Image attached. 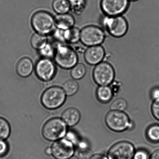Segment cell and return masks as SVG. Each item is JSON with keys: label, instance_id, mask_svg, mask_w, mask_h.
Returning a JSON list of instances; mask_svg holds the SVG:
<instances>
[{"label": "cell", "instance_id": "6da1fadb", "mask_svg": "<svg viewBox=\"0 0 159 159\" xmlns=\"http://www.w3.org/2000/svg\"><path fill=\"white\" fill-rule=\"evenodd\" d=\"M101 23L107 32L115 38H120L125 35L129 29L126 19L121 15L103 17Z\"/></svg>", "mask_w": 159, "mask_h": 159}, {"label": "cell", "instance_id": "7a4b0ae2", "mask_svg": "<svg viewBox=\"0 0 159 159\" xmlns=\"http://www.w3.org/2000/svg\"><path fill=\"white\" fill-rule=\"evenodd\" d=\"M31 24L34 30L43 35L52 33L56 26L52 15L43 11H39L34 14L31 19Z\"/></svg>", "mask_w": 159, "mask_h": 159}, {"label": "cell", "instance_id": "3957f363", "mask_svg": "<svg viewBox=\"0 0 159 159\" xmlns=\"http://www.w3.org/2000/svg\"><path fill=\"white\" fill-rule=\"evenodd\" d=\"M66 94L63 88L57 86L47 89L42 95L41 101L45 108L50 110H55L64 103Z\"/></svg>", "mask_w": 159, "mask_h": 159}, {"label": "cell", "instance_id": "277c9868", "mask_svg": "<svg viewBox=\"0 0 159 159\" xmlns=\"http://www.w3.org/2000/svg\"><path fill=\"white\" fill-rule=\"evenodd\" d=\"M66 131V124L63 120L54 118L45 123L42 133L44 138L48 141H55L63 138Z\"/></svg>", "mask_w": 159, "mask_h": 159}, {"label": "cell", "instance_id": "5b68a950", "mask_svg": "<svg viewBox=\"0 0 159 159\" xmlns=\"http://www.w3.org/2000/svg\"><path fill=\"white\" fill-rule=\"evenodd\" d=\"M54 56L56 63L64 69L72 68L78 61V57L75 50L65 45H59Z\"/></svg>", "mask_w": 159, "mask_h": 159}, {"label": "cell", "instance_id": "8992f818", "mask_svg": "<svg viewBox=\"0 0 159 159\" xmlns=\"http://www.w3.org/2000/svg\"><path fill=\"white\" fill-rule=\"evenodd\" d=\"M105 38L104 31L97 26L90 25L85 26L80 31L81 41L87 47L101 45Z\"/></svg>", "mask_w": 159, "mask_h": 159}, {"label": "cell", "instance_id": "52a82bcc", "mask_svg": "<svg viewBox=\"0 0 159 159\" xmlns=\"http://www.w3.org/2000/svg\"><path fill=\"white\" fill-rule=\"evenodd\" d=\"M106 124L109 129L115 132H122L132 125L129 116L123 111L111 110L107 114Z\"/></svg>", "mask_w": 159, "mask_h": 159}, {"label": "cell", "instance_id": "ba28073f", "mask_svg": "<svg viewBox=\"0 0 159 159\" xmlns=\"http://www.w3.org/2000/svg\"><path fill=\"white\" fill-rule=\"evenodd\" d=\"M93 75V80L98 85L108 86L114 81L115 71L110 63L102 62L95 65Z\"/></svg>", "mask_w": 159, "mask_h": 159}, {"label": "cell", "instance_id": "9c48e42d", "mask_svg": "<svg viewBox=\"0 0 159 159\" xmlns=\"http://www.w3.org/2000/svg\"><path fill=\"white\" fill-rule=\"evenodd\" d=\"M129 2V0H101V8L105 15H122L128 9Z\"/></svg>", "mask_w": 159, "mask_h": 159}, {"label": "cell", "instance_id": "30bf717a", "mask_svg": "<svg viewBox=\"0 0 159 159\" xmlns=\"http://www.w3.org/2000/svg\"><path fill=\"white\" fill-rule=\"evenodd\" d=\"M134 153V147L132 143L121 141L110 148L108 157L109 159H132Z\"/></svg>", "mask_w": 159, "mask_h": 159}, {"label": "cell", "instance_id": "8fae6325", "mask_svg": "<svg viewBox=\"0 0 159 159\" xmlns=\"http://www.w3.org/2000/svg\"><path fill=\"white\" fill-rule=\"evenodd\" d=\"M52 155L56 159H69L74 153V146L69 140L63 139L56 141L51 147Z\"/></svg>", "mask_w": 159, "mask_h": 159}, {"label": "cell", "instance_id": "7c38bea8", "mask_svg": "<svg viewBox=\"0 0 159 159\" xmlns=\"http://www.w3.org/2000/svg\"><path fill=\"white\" fill-rule=\"evenodd\" d=\"M35 71L37 77L41 80L47 82L51 81L56 73L55 65L49 58L40 59L36 65Z\"/></svg>", "mask_w": 159, "mask_h": 159}, {"label": "cell", "instance_id": "4fadbf2b", "mask_svg": "<svg viewBox=\"0 0 159 159\" xmlns=\"http://www.w3.org/2000/svg\"><path fill=\"white\" fill-rule=\"evenodd\" d=\"M105 54V49L101 45L88 47L84 52V58L88 64L95 66L102 62Z\"/></svg>", "mask_w": 159, "mask_h": 159}, {"label": "cell", "instance_id": "5bb4252c", "mask_svg": "<svg viewBox=\"0 0 159 159\" xmlns=\"http://www.w3.org/2000/svg\"><path fill=\"white\" fill-rule=\"evenodd\" d=\"M33 69V63L32 61L29 58H23L17 63L16 68L17 72L21 77H28L32 73Z\"/></svg>", "mask_w": 159, "mask_h": 159}, {"label": "cell", "instance_id": "9a60e30c", "mask_svg": "<svg viewBox=\"0 0 159 159\" xmlns=\"http://www.w3.org/2000/svg\"><path fill=\"white\" fill-rule=\"evenodd\" d=\"M54 20L57 28L63 30L73 27L75 23L74 16L70 14H59L56 16Z\"/></svg>", "mask_w": 159, "mask_h": 159}, {"label": "cell", "instance_id": "2e32d148", "mask_svg": "<svg viewBox=\"0 0 159 159\" xmlns=\"http://www.w3.org/2000/svg\"><path fill=\"white\" fill-rule=\"evenodd\" d=\"M62 118L68 126L73 127L77 124L80 120V113L75 108H68L63 112Z\"/></svg>", "mask_w": 159, "mask_h": 159}, {"label": "cell", "instance_id": "e0dca14e", "mask_svg": "<svg viewBox=\"0 0 159 159\" xmlns=\"http://www.w3.org/2000/svg\"><path fill=\"white\" fill-rule=\"evenodd\" d=\"M80 31L78 28L72 27L64 31L65 42L75 44L80 40Z\"/></svg>", "mask_w": 159, "mask_h": 159}, {"label": "cell", "instance_id": "ac0fdd59", "mask_svg": "<svg viewBox=\"0 0 159 159\" xmlns=\"http://www.w3.org/2000/svg\"><path fill=\"white\" fill-rule=\"evenodd\" d=\"M96 93L98 99L103 103L110 101L114 95L111 88L108 86H100L98 89Z\"/></svg>", "mask_w": 159, "mask_h": 159}, {"label": "cell", "instance_id": "d6986e66", "mask_svg": "<svg viewBox=\"0 0 159 159\" xmlns=\"http://www.w3.org/2000/svg\"><path fill=\"white\" fill-rule=\"evenodd\" d=\"M52 6L54 11L59 14L66 13L70 9L68 0H54Z\"/></svg>", "mask_w": 159, "mask_h": 159}, {"label": "cell", "instance_id": "ffe728a7", "mask_svg": "<svg viewBox=\"0 0 159 159\" xmlns=\"http://www.w3.org/2000/svg\"><path fill=\"white\" fill-rule=\"evenodd\" d=\"M30 42L33 47L39 50L47 43V39L45 35L37 33L32 35Z\"/></svg>", "mask_w": 159, "mask_h": 159}, {"label": "cell", "instance_id": "44dd1931", "mask_svg": "<svg viewBox=\"0 0 159 159\" xmlns=\"http://www.w3.org/2000/svg\"><path fill=\"white\" fill-rule=\"evenodd\" d=\"M70 9L74 13L80 15L84 12L87 5V0H68Z\"/></svg>", "mask_w": 159, "mask_h": 159}, {"label": "cell", "instance_id": "7402d4cb", "mask_svg": "<svg viewBox=\"0 0 159 159\" xmlns=\"http://www.w3.org/2000/svg\"><path fill=\"white\" fill-rule=\"evenodd\" d=\"M86 68L82 63H77L72 68L71 72V77L76 80L82 79L85 75Z\"/></svg>", "mask_w": 159, "mask_h": 159}, {"label": "cell", "instance_id": "603a6c76", "mask_svg": "<svg viewBox=\"0 0 159 159\" xmlns=\"http://www.w3.org/2000/svg\"><path fill=\"white\" fill-rule=\"evenodd\" d=\"M11 133L10 124L6 119L0 117V140H5Z\"/></svg>", "mask_w": 159, "mask_h": 159}, {"label": "cell", "instance_id": "cb8c5ba5", "mask_svg": "<svg viewBox=\"0 0 159 159\" xmlns=\"http://www.w3.org/2000/svg\"><path fill=\"white\" fill-rule=\"evenodd\" d=\"M63 89L67 96H73L75 94L78 90V84L75 81L68 80L64 84Z\"/></svg>", "mask_w": 159, "mask_h": 159}, {"label": "cell", "instance_id": "d4e9b609", "mask_svg": "<svg viewBox=\"0 0 159 159\" xmlns=\"http://www.w3.org/2000/svg\"><path fill=\"white\" fill-rule=\"evenodd\" d=\"M148 138L153 142H159V125L156 124L151 126L148 129L147 132Z\"/></svg>", "mask_w": 159, "mask_h": 159}, {"label": "cell", "instance_id": "484cf974", "mask_svg": "<svg viewBox=\"0 0 159 159\" xmlns=\"http://www.w3.org/2000/svg\"><path fill=\"white\" fill-rule=\"evenodd\" d=\"M127 107V103L125 100L119 98L113 101L110 105V108L112 110L123 111Z\"/></svg>", "mask_w": 159, "mask_h": 159}, {"label": "cell", "instance_id": "4316f807", "mask_svg": "<svg viewBox=\"0 0 159 159\" xmlns=\"http://www.w3.org/2000/svg\"><path fill=\"white\" fill-rule=\"evenodd\" d=\"M55 51L52 45L47 43L46 45L39 49L40 54L45 58H51L54 55Z\"/></svg>", "mask_w": 159, "mask_h": 159}, {"label": "cell", "instance_id": "83f0119b", "mask_svg": "<svg viewBox=\"0 0 159 159\" xmlns=\"http://www.w3.org/2000/svg\"><path fill=\"white\" fill-rule=\"evenodd\" d=\"M77 156L79 159H90L92 157V153L87 148L80 149L78 152Z\"/></svg>", "mask_w": 159, "mask_h": 159}, {"label": "cell", "instance_id": "f1b7e54d", "mask_svg": "<svg viewBox=\"0 0 159 159\" xmlns=\"http://www.w3.org/2000/svg\"><path fill=\"white\" fill-rule=\"evenodd\" d=\"M152 111L154 117L159 121V99L154 101L152 105Z\"/></svg>", "mask_w": 159, "mask_h": 159}, {"label": "cell", "instance_id": "f546056e", "mask_svg": "<svg viewBox=\"0 0 159 159\" xmlns=\"http://www.w3.org/2000/svg\"><path fill=\"white\" fill-rule=\"evenodd\" d=\"M134 159H150L148 153L146 151L139 150L134 155Z\"/></svg>", "mask_w": 159, "mask_h": 159}, {"label": "cell", "instance_id": "4dcf8cb0", "mask_svg": "<svg viewBox=\"0 0 159 159\" xmlns=\"http://www.w3.org/2000/svg\"><path fill=\"white\" fill-rule=\"evenodd\" d=\"M8 151V146L4 140H0V157L5 155Z\"/></svg>", "mask_w": 159, "mask_h": 159}, {"label": "cell", "instance_id": "1f68e13d", "mask_svg": "<svg viewBox=\"0 0 159 159\" xmlns=\"http://www.w3.org/2000/svg\"><path fill=\"white\" fill-rule=\"evenodd\" d=\"M111 88L112 91H113V94H116L118 92V90H119L120 87H121V84L119 82H112Z\"/></svg>", "mask_w": 159, "mask_h": 159}, {"label": "cell", "instance_id": "d6a6232c", "mask_svg": "<svg viewBox=\"0 0 159 159\" xmlns=\"http://www.w3.org/2000/svg\"><path fill=\"white\" fill-rule=\"evenodd\" d=\"M151 96L154 101L159 99V88H156L152 90Z\"/></svg>", "mask_w": 159, "mask_h": 159}, {"label": "cell", "instance_id": "836d02e7", "mask_svg": "<svg viewBox=\"0 0 159 159\" xmlns=\"http://www.w3.org/2000/svg\"><path fill=\"white\" fill-rule=\"evenodd\" d=\"M90 159H108L105 156L101 155V154H96L93 156Z\"/></svg>", "mask_w": 159, "mask_h": 159}, {"label": "cell", "instance_id": "e575fe53", "mask_svg": "<svg viewBox=\"0 0 159 159\" xmlns=\"http://www.w3.org/2000/svg\"><path fill=\"white\" fill-rule=\"evenodd\" d=\"M150 159H159V150L156 151L152 154Z\"/></svg>", "mask_w": 159, "mask_h": 159}, {"label": "cell", "instance_id": "d590c367", "mask_svg": "<svg viewBox=\"0 0 159 159\" xmlns=\"http://www.w3.org/2000/svg\"><path fill=\"white\" fill-rule=\"evenodd\" d=\"M43 86L45 88H49L52 86V83L49 81H47V82H44V83L43 84Z\"/></svg>", "mask_w": 159, "mask_h": 159}, {"label": "cell", "instance_id": "8d00e7d4", "mask_svg": "<svg viewBox=\"0 0 159 159\" xmlns=\"http://www.w3.org/2000/svg\"><path fill=\"white\" fill-rule=\"evenodd\" d=\"M45 152H46V155H52V150H51V148L49 147L47 148L46 150H45Z\"/></svg>", "mask_w": 159, "mask_h": 159}, {"label": "cell", "instance_id": "74e56055", "mask_svg": "<svg viewBox=\"0 0 159 159\" xmlns=\"http://www.w3.org/2000/svg\"><path fill=\"white\" fill-rule=\"evenodd\" d=\"M70 159H79V158H77V157H71Z\"/></svg>", "mask_w": 159, "mask_h": 159}, {"label": "cell", "instance_id": "f35d334b", "mask_svg": "<svg viewBox=\"0 0 159 159\" xmlns=\"http://www.w3.org/2000/svg\"><path fill=\"white\" fill-rule=\"evenodd\" d=\"M138 1V0H129V1H132V2L136 1Z\"/></svg>", "mask_w": 159, "mask_h": 159}]
</instances>
